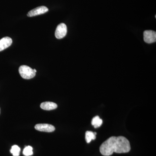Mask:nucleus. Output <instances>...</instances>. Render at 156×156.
Listing matches in <instances>:
<instances>
[{"instance_id":"1","label":"nucleus","mask_w":156,"mask_h":156,"mask_svg":"<svg viewBox=\"0 0 156 156\" xmlns=\"http://www.w3.org/2000/svg\"><path fill=\"white\" fill-rule=\"evenodd\" d=\"M131 150L130 142L123 136H113L109 137L101 144L100 151L104 156L111 155L113 153H126Z\"/></svg>"},{"instance_id":"2","label":"nucleus","mask_w":156,"mask_h":156,"mask_svg":"<svg viewBox=\"0 0 156 156\" xmlns=\"http://www.w3.org/2000/svg\"><path fill=\"white\" fill-rule=\"evenodd\" d=\"M19 72L20 76L26 80L32 79L36 75V72L34 71V69L27 66H21L19 67Z\"/></svg>"},{"instance_id":"3","label":"nucleus","mask_w":156,"mask_h":156,"mask_svg":"<svg viewBox=\"0 0 156 156\" xmlns=\"http://www.w3.org/2000/svg\"><path fill=\"white\" fill-rule=\"evenodd\" d=\"M67 32V29L66 25L64 23H60L56 27L55 37L58 39L63 38L66 35Z\"/></svg>"},{"instance_id":"4","label":"nucleus","mask_w":156,"mask_h":156,"mask_svg":"<svg viewBox=\"0 0 156 156\" xmlns=\"http://www.w3.org/2000/svg\"><path fill=\"white\" fill-rule=\"evenodd\" d=\"M144 40L147 44H152L156 41V32L154 31L145 30L144 32Z\"/></svg>"},{"instance_id":"5","label":"nucleus","mask_w":156,"mask_h":156,"mask_svg":"<svg viewBox=\"0 0 156 156\" xmlns=\"http://www.w3.org/2000/svg\"><path fill=\"white\" fill-rule=\"evenodd\" d=\"M48 9L45 6H42L37 7L31 10L28 12L27 15L28 17H32L44 14L48 11Z\"/></svg>"},{"instance_id":"6","label":"nucleus","mask_w":156,"mask_h":156,"mask_svg":"<svg viewBox=\"0 0 156 156\" xmlns=\"http://www.w3.org/2000/svg\"><path fill=\"white\" fill-rule=\"evenodd\" d=\"M35 129L37 131L46 132H52L55 130L54 126L48 124H37L35 126Z\"/></svg>"},{"instance_id":"7","label":"nucleus","mask_w":156,"mask_h":156,"mask_svg":"<svg viewBox=\"0 0 156 156\" xmlns=\"http://www.w3.org/2000/svg\"><path fill=\"white\" fill-rule=\"evenodd\" d=\"M12 44V40L9 37H5L0 40V52L9 48Z\"/></svg>"},{"instance_id":"8","label":"nucleus","mask_w":156,"mask_h":156,"mask_svg":"<svg viewBox=\"0 0 156 156\" xmlns=\"http://www.w3.org/2000/svg\"><path fill=\"white\" fill-rule=\"evenodd\" d=\"M41 108L45 110H52L57 108V105L56 103L53 102L46 101L41 104Z\"/></svg>"},{"instance_id":"9","label":"nucleus","mask_w":156,"mask_h":156,"mask_svg":"<svg viewBox=\"0 0 156 156\" xmlns=\"http://www.w3.org/2000/svg\"><path fill=\"white\" fill-rule=\"evenodd\" d=\"M96 132L87 131L86 133V140L87 143H89L92 140H94L96 138Z\"/></svg>"},{"instance_id":"10","label":"nucleus","mask_w":156,"mask_h":156,"mask_svg":"<svg viewBox=\"0 0 156 156\" xmlns=\"http://www.w3.org/2000/svg\"><path fill=\"white\" fill-rule=\"evenodd\" d=\"M102 122H102V119H101L98 116L94 117L92 121V125L95 128L100 127L102 125Z\"/></svg>"},{"instance_id":"11","label":"nucleus","mask_w":156,"mask_h":156,"mask_svg":"<svg viewBox=\"0 0 156 156\" xmlns=\"http://www.w3.org/2000/svg\"><path fill=\"white\" fill-rule=\"evenodd\" d=\"M20 149L17 145H14L11 147L10 152L14 156H19Z\"/></svg>"},{"instance_id":"12","label":"nucleus","mask_w":156,"mask_h":156,"mask_svg":"<svg viewBox=\"0 0 156 156\" xmlns=\"http://www.w3.org/2000/svg\"><path fill=\"white\" fill-rule=\"evenodd\" d=\"M23 154L25 156H30L33 155V147L30 146L26 147L25 148L23 149Z\"/></svg>"},{"instance_id":"13","label":"nucleus","mask_w":156,"mask_h":156,"mask_svg":"<svg viewBox=\"0 0 156 156\" xmlns=\"http://www.w3.org/2000/svg\"><path fill=\"white\" fill-rule=\"evenodd\" d=\"M34 71L36 73L37 72V70L36 69H34Z\"/></svg>"},{"instance_id":"14","label":"nucleus","mask_w":156,"mask_h":156,"mask_svg":"<svg viewBox=\"0 0 156 156\" xmlns=\"http://www.w3.org/2000/svg\"><path fill=\"white\" fill-rule=\"evenodd\" d=\"M0 110H1V109H0Z\"/></svg>"}]
</instances>
